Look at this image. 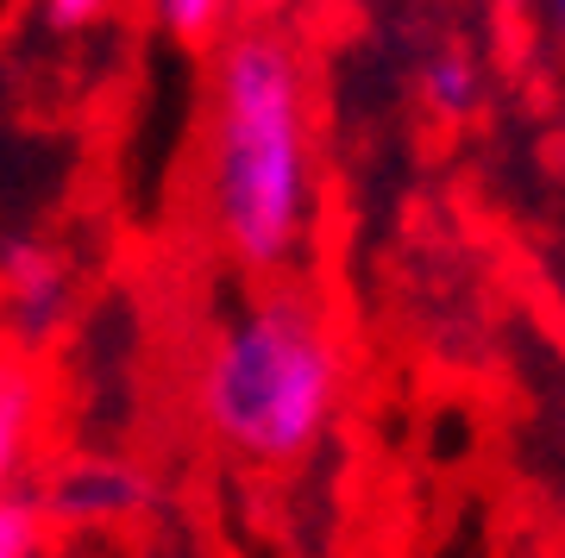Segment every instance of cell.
<instances>
[{
	"instance_id": "obj_1",
	"label": "cell",
	"mask_w": 565,
	"mask_h": 558,
	"mask_svg": "<svg viewBox=\"0 0 565 558\" xmlns=\"http://www.w3.org/2000/svg\"><path fill=\"white\" fill-rule=\"evenodd\" d=\"M321 195L315 82L296 32L277 20L233 25L214 44L202 126V201L214 245L252 277L302 258Z\"/></svg>"
},
{
	"instance_id": "obj_2",
	"label": "cell",
	"mask_w": 565,
	"mask_h": 558,
	"mask_svg": "<svg viewBox=\"0 0 565 558\" xmlns=\"http://www.w3.org/2000/svg\"><path fill=\"white\" fill-rule=\"evenodd\" d=\"M345 358L308 289L270 282L214 326L195 371L202 427L252 464H296L340 415Z\"/></svg>"
},
{
	"instance_id": "obj_3",
	"label": "cell",
	"mask_w": 565,
	"mask_h": 558,
	"mask_svg": "<svg viewBox=\"0 0 565 558\" xmlns=\"http://www.w3.org/2000/svg\"><path fill=\"white\" fill-rule=\"evenodd\" d=\"M0 301H7V320L20 326L25 340H44L51 326L70 308V270L51 245H7L0 251Z\"/></svg>"
},
{
	"instance_id": "obj_4",
	"label": "cell",
	"mask_w": 565,
	"mask_h": 558,
	"mask_svg": "<svg viewBox=\"0 0 565 558\" xmlns=\"http://www.w3.org/2000/svg\"><path fill=\"white\" fill-rule=\"evenodd\" d=\"M145 483L126 471V464H107V459H88V464H70L51 490V515L57 521H114L126 508H139Z\"/></svg>"
},
{
	"instance_id": "obj_5",
	"label": "cell",
	"mask_w": 565,
	"mask_h": 558,
	"mask_svg": "<svg viewBox=\"0 0 565 558\" xmlns=\"http://www.w3.org/2000/svg\"><path fill=\"white\" fill-rule=\"evenodd\" d=\"M422 100L434 120H471L484 107V69L465 44H434L422 57Z\"/></svg>"
},
{
	"instance_id": "obj_6",
	"label": "cell",
	"mask_w": 565,
	"mask_h": 558,
	"mask_svg": "<svg viewBox=\"0 0 565 558\" xmlns=\"http://www.w3.org/2000/svg\"><path fill=\"white\" fill-rule=\"evenodd\" d=\"M32 427H39V383L20 364L0 371V490H13L25 452H32Z\"/></svg>"
},
{
	"instance_id": "obj_7",
	"label": "cell",
	"mask_w": 565,
	"mask_h": 558,
	"mask_svg": "<svg viewBox=\"0 0 565 558\" xmlns=\"http://www.w3.org/2000/svg\"><path fill=\"white\" fill-rule=\"evenodd\" d=\"M151 13L177 44H221L233 0H151Z\"/></svg>"
},
{
	"instance_id": "obj_8",
	"label": "cell",
	"mask_w": 565,
	"mask_h": 558,
	"mask_svg": "<svg viewBox=\"0 0 565 558\" xmlns=\"http://www.w3.org/2000/svg\"><path fill=\"white\" fill-rule=\"evenodd\" d=\"M44 521H51L44 502L20 496V490H0V558H39Z\"/></svg>"
},
{
	"instance_id": "obj_9",
	"label": "cell",
	"mask_w": 565,
	"mask_h": 558,
	"mask_svg": "<svg viewBox=\"0 0 565 558\" xmlns=\"http://www.w3.org/2000/svg\"><path fill=\"white\" fill-rule=\"evenodd\" d=\"M107 7H114V0H44L51 25H63V32H82V25H95Z\"/></svg>"
},
{
	"instance_id": "obj_10",
	"label": "cell",
	"mask_w": 565,
	"mask_h": 558,
	"mask_svg": "<svg viewBox=\"0 0 565 558\" xmlns=\"http://www.w3.org/2000/svg\"><path fill=\"white\" fill-rule=\"evenodd\" d=\"M546 13H553V25L565 32V0H546Z\"/></svg>"
}]
</instances>
